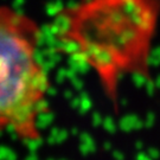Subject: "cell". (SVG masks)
Instances as JSON below:
<instances>
[{
  "mask_svg": "<svg viewBox=\"0 0 160 160\" xmlns=\"http://www.w3.org/2000/svg\"><path fill=\"white\" fill-rule=\"evenodd\" d=\"M39 24L11 6H0V134L20 141L42 139L39 121L48 108L50 77L38 58Z\"/></svg>",
  "mask_w": 160,
  "mask_h": 160,
  "instance_id": "cell-2",
  "label": "cell"
},
{
  "mask_svg": "<svg viewBox=\"0 0 160 160\" xmlns=\"http://www.w3.org/2000/svg\"><path fill=\"white\" fill-rule=\"evenodd\" d=\"M160 0H76L58 10L51 31L59 49L92 70L118 112L127 76L151 80Z\"/></svg>",
  "mask_w": 160,
  "mask_h": 160,
  "instance_id": "cell-1",
  "label": "cell"
}]
</instances>
